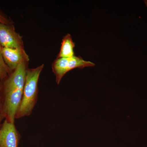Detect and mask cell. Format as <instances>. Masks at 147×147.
<instances>
[{
  "mask_svg": "<svg viewBox=\"0 0 147 147\" xmlns=\"http://www.w3.org/2000/svg\"><path fill=\"white\" fill-rule=\"evenodd\" d=\"M29 62L20 64L1 84L2 106L1 114L10 122L15 123V116L21 103Z\"/></svg>",
  "mask_w": 147,
  "mask_h": 147,
  "instance_id": "cell-1",
  "label": "cell"
},
{
  "mask_svg": "<svg viewBox=\"0 0 147 147\" xmlns=\"http://www.w3.org/2000/svg\"><path fill=\"white\" fill-rule=\"evenodd\" d=\"M44 67V64H42L27 70L23 96L16 113L15 119L28 117L32 113L37 102L38 81Z\"/></svg>",
  "mask_w": 147,
  "mask_h": 147,
  "instance_id": "cell-2",
  "label": "cell"
},
{
  "mask_svg": "<svg viewBox=\"0 0 147 147\" xmlns=\"http://www.w3.org/2000/svg\"><path fill=\"white\" fill-rule=\"evenodd\" d=\"M95 65L94 63L86 61L82 57L75 55L69 58H57L52 65V69L55 75L56 82L59 84L64 76L74 69H83Z\"/></svg>",
  "mask_w": 147,
  "mask_h": 147,
  "instance_id": "cell-3",
  "label": "cell"
},
{
  "mask_svg": "<svg viewBox=\"0 0 147 147\" xmlns=\"http://www.w3.org/2000/svg\"><path fill=\"white\" fill-rule=\"evenodd\" d=\"M23 37L16 31L14 25L0 23V45L2 47L24 48Z\"/></svg>",
  "mask_w": 147,
  "mask_h": 147,
  "instance_id": "cell-4",
  "label": "cell"
},
{
  "mask_svg": "<svg viewBox=\"0 0 147 147\" xmlns=\"http://www.w3.org/2000/svg\"><path fill=\"white\" fill-rule=\"evenodd\" d=\"M21 139L15 124L5 119L0 125V147H18Z\"/></svg>",
  "mask_w": 147,
  "mask_h": 147,
  "instance_id": "cell-5",
  "label": "cell"
},
{
  "mask_svg": "<svg viewBox=\"0 0 147 147\" xmlns=\"http://www.w3.org/2000/svg\"><path fill=\"white\" fill-rule=\"evenodd\" d=\"M1 53L4 61L11 71L23 62H29L30 57L25 49L2 47Z\"/></svg>",
  "mask_w": 147,
  "mask_h": 147,
  "instance_id": "cell-6",
  "label": "cell"
},
{
  "mask_svg": "<svg viewBox=\"0 0 147 147\" xmlns=\"http://www.w3.org/2000/svg\"><path fill=\"white\" fill-rule=\"evenodd\" d=\"M75 44L69 34L65 35L61 43L60 50L57 58H69L74 56V48Z\"/></svg>",
  "mask_w": 147,
  "mask_h": 147,
  "instance_id": "cell-7",
  "label": "cell"
},
{
  "mask_svg": "<svg viewBox=\"0 0 147 147\" xmlns=\"http://www.w3.org/2000/svg\"><path fill=\"white\" fill-rule=\"evenodd\" d=\"M2 47L0 45V81H3L11 73V70L6 65L1 53Z\"/></svg>",
  "mask_w": 147,
  "mask_h": 147,
  "instance_id": "cell-8",
  "label": "cell"
},
{
  "mask_svg": "<svg viewBox=\"0 0 147 147\" xmlns=\"http://www.w3.org/2000/svg\"><path fill=\"white\" fill-rule=\"evenodd\" d=\"M0 23L2 24H8V25H14V22L0 8Z\"/></svg>",
  "mask_w": 147,
  "mask_h": 147,
  "instance_id": "cell-9",
  "label": "cell"
},
{
  "mask_svg": "<svg viewBox=\"0 0 147 147\" xmlns=\"http://www.w3.org/2000/svg\"><path fill=\"white\" fill-rule=\"evenodd\" d=\"M2 106V96L1 84L0 81V114L1 112Z\"/></svg>",
  "mask_w": 147,
  "mask_h": 147,
  "instance_id": "cell-10",
  "label": "cell"
},
{
  "mask_svg": "<svg viewBox=\"0 0 147 147\" xmlns=\"http://www.w3.org/2000/svg\"><path fill=\"white\" fill-rule=\"evenodd\" d=\"M5 119V118L4 116L2 114H0V125L2 123L3 121Z\"/></svg>",
  "mask_w": 147,
  "mask_h": 147,
  "instance_id": "cell-11",
  "label": "cell"
},
{
  "mask_svg": "<svg viewBox=\"0 0 147 147\" xmlns=\"http://www.w3.org/2000/svg\"><path fill=\"white\" fill-rule=\"evenodd\" d=\"M145 3L146 4V5L147 7V1H145Z\"/></svg>",
  "mask_w": 147,
  "mask_h": 147,
  "instance_id": "cell-12",
  "label": "cell"
}]
</instances>
